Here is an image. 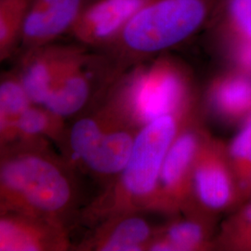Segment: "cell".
Here are the masks:
<instances>
[{"instance_id":"cell-12","label":"cell","mask_w":251,"mask_h":251,"mask_svg":"<svg viewBox=\"0 0 251 251\" xmlns=\"http://www.w3.org/2000/svg\"><path fill=\"white\" fill-rule=\"evenodd\" d=\"M139 130L137 126L121 114L100 136L78 171L107 186L124 170Z\"/></svg>"},{"instance_id":"cell-11","label":"cell","mask_w":251,"mask_h":251,"mask_svg":"<svg viewBox=\"0 0 251 251\" xmlns=\"http://www.w3.org/2000/svg\"><path fill=\"white\" fill-rule=\"evenodd\" d=\"M91 0H31L23 27V52L53 43L71 33L82 10Z\"/></svg>"},{"instance_id":"cell-9","label":"cell","mask_w":251,"mask_h":251,"mask_svg":"<svg viewBox=\"0 0 251 251\" xmlns=\"http://www.w3.org/2000/svg\"><path fill=\"white\" fill-rule=\"evenodd\" d=\"M84 50L81 44L50 43L23 52L16 71L34 104L44 103L54 85Z\"/></svg>"},{"instance_id":"cell-22","label":"cell","mask_w":251,"mask_h":251,"mask_svg":"<svg viewBox=\"0 0 251 251\" xmlns=\"http://www.w3.org/2000/svg\"><path fill=\"white\" fill-rule=\"evenodd\" d=\"M251 186H250V188H249V190H248V193H251Z\"/></svg>"},{"instance_id":"cell-10","label":"cell","mask_w":251,"mask_h":251,"mask_svg":"<svg viewBox=\"0 0 251 251\" xmlns=\"http://www.w3.org/2000/svg\"><path fill=\"white\" fill-rule=\"evenodd\" d=\"M147 0H91L84 8L71 34L85 47L105 50L121 35Z\"/></svg>"},{"instance_id":"cell-15","label":"cell","mask_w":251,"mask_h":251,"mask_svg":"<svg viewBox=\"0 0 251 251\" xmlns=\"http://www.w3.org/2000/svg\"><path fill=\"white\" fill-rule=\"evenodd\" d=\"M209 99L216 112L229 121L251 116V73L236 69L212 81Z\"/></svg>"},{"instance_id":"cell-14","label":"cell","mask_w":251,"mask_h":251,"mask_svg":"<svg viewBox=\"0 0 251 251\" xmlns=\"http://www.w3.org/2000/svg\"><path fill=\"white\" fill-rule=\"evenodd\" d=\"M183 212L185 217L156 227L148 251H206L213 246L211 216L194 208Z\"/></svg>"},{"instance_id":"cell-4","label":"cell","mask_w":251,"mask_h":251,"mask_svg":"<svg viewBox=\"0 0 251 251\" xmlns=\"http://www.w3.org/2000/svg\"><path fill=\"white\" fill-rule=\"evenodd\" d=\"M108 95L139 128L167 115L191 109V82L179 63L158 56L130 67L115 81Z\"/></svg>"},{"instance_id":"cell-17","label":"cell","mask_w":251,"mask_h":251,"mask_svg":"<svg viewBox=\"0 0 251 251\" xmlns=\"http://www.w3.org/2000/svg\"><path fill=\"white\" fill-rule=\"evenodd\" d=\"M207 25L233 47L251 45V0H219Z\"/></svg>"},{"instance_id":"cell-3","label":"cell","mask_w":251,"mask_h":251,"mask_svg":"<svg viewBox=\"0 0 251 251\" xmlns=\"http://www.w3.org/2000/svg\"><path fill=\"white\" fill-rule=\"evenodd\" d=\"M219 0H147L104 50L117 73L179 45L206 26Z\"/></svg>"},{"instance_id":"cell-5","label":"cell","mask_w":251,"mask_h":251,"mask_svg":"<svg viewBox=\"0 0 251 251\" xmlns=\"http://www.w3.org/2000/svg\"><path fill=\"white\" fill-rule=\"evenodd\" d=\"M118 76L105 54L92 55L86 50L57 81L42 106L64 120L76 116L100 99Z\"/></svg>"},{"instance_id":"cell-18","label":"cell","mask_w":251,"mask_h":251,"mask_svg":"<svg viewBox=\"0 0 251 251\" xmlns=\"http://www.w3.org/2000/svg\"><path fill=\"white\" fill-rule=\"evenodd\" d=\"M64 121L44 106L32 104L19 119L13 143L51 141L58 144L66 127Z\"/></svg>"},{"instance_id":"cell-2","label":"cell","mask_w":251,"mask_h":251,"mask_svg":"<svg viewBox=\"0 0 251 251\" xmlns=\"http://www.w3.org/2000/svg\"><path fill=\"white\" fill-rule=\"evenodd\" d=\"M191 111L167 115L142 126L124 170L83 211L93 225L111 216L149 211L162 165Z\"/></svg>"},{"instance_id":"cell-19","label":"cell","mask_w":251,"mask_h":251,"mask_svg":"<svg viewBox=\"0 0 251 251\" xmlns=\"http://www.w3.org/2000/svg\"><path fill=\"white\" fill-rule=\"evenodd\" d=\"M31 0H0V60L6 61L21 45Z\"/></svg>"},{"instance_id":"cell-13","label":"cell","mask_w":251,"mask_h":251,"mask_svg":"<svg viewBox=\"0 0 251 251\" xmlns=\"http://www.w3.org/2000/svg\"><path fill=\"white\" fill-rule=\"evenodd\" d=\"M143 211L111 216L95 224L78 251H148L156 227L152 226Z\"/></svg>"},{"instance_id":"cell-21","label":"cell","mask_w":251,"mask_h":251,"mask_svg":"<svg viewBox=\"0 0 251 251\" xmlns=\"http://www.w3.org/2000/svg\"><path fill=\"white\" fill-rule=\"evenodd\" d=\"M218 243L229 251H251V202L223 225Z\"/></svg>"},{"instance_id":"cell-20","label":"cell","mask_w":251,"mask_h":251,"mask_svg":"<svg viewBox=\"0 0 251 251\" xmlns=\"http://www.w3.org/2000/svg\"><path fill=\"white\" fill-rule=\"evenodd\" d=\"M227 151L242 194L243 191L246 194L251 184V116L245 120Z\"/></svg>"},{"instance_id":"cell-6","label":"cell","mask_w":251,"mask_h":251,"mask_svg":"<svg viewBox=\"0 0 251 251\" xmlns=\"http://www.w3.org/2000/svg\"><path fill=\"white\" fill-rule=\"evenodd\" d=\"M192 120L182 126L167 152L149 211L176 215L190 206L195 162L206 134Z\"/></svg>"},{"instance_id":"cell-1","label":"cell","mask_w":251,"mask_h":251,"mask_svg":"<svg viewBox=\"0 0 251 251\" xmlns=\"http://www.w3.org/2000/svg\"><path fill=\"white\" fill-rule=\"evenodd\" d=\"M75 171L50 149L49 141L2 147L0 211L36 216L69 229L78 207Z\"/></svg>"},{"instance_id":"cell-8","label":"cell","mask_w":251,"mask_h":251,"mask_svg":"<svg viewBox=\"0 0 251 251\" xmlns=\"http://www.w3.org/2000/svg\"><path fill=\"white\" fill-rule=\"evenodd\" d=\"M69 229L50 220L15 211H0V251H65Z\"/></svg>"},{"instance_id":"cell-16","label":"cell","mask_w":251,"mask_h":251,"mask_svg":"<svg viewBox=\"0 0 251 251\" xmlns=\"http://www.w3.org/2000/svg\"><path fill=\"white\" fill-rule=\"evenodd\" d=\"M32 104L16 70L5 72L0 81V145L1 148L15 140L20 117Z\"/></svg>"},{"instance_id":"cell-7","label":"cell","mask_w":251,"mask_h":251,"mask_svg":"<svg viewBox=\"0 0 251 251\" xmlns=\"http://www.w3.org/2000/svg\"><path fill=\"white\" fill-rule=\"evenodd\" d=\"M242 195L227 147L219 140L205 135L195 162L188 208L212 217L233 206Z\"/></svg>"}]
</instances>
